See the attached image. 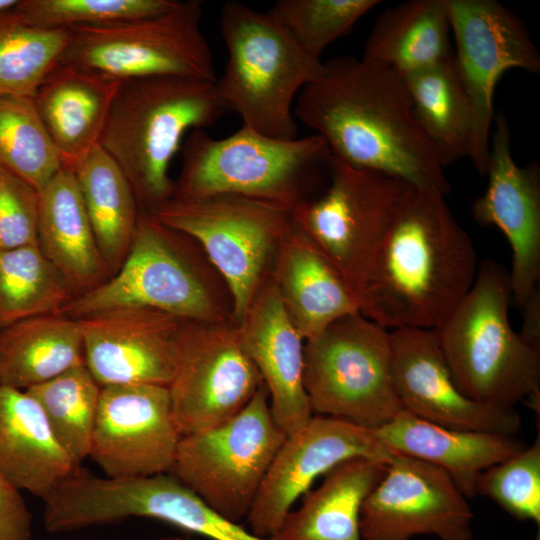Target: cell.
Segmentation results:
<instances>
[{"label": "cell", "mask_w": 540, "mask_h": 540, "mask_svg": "<svg viewBox=\"0 0 540 540\" xmlns=\"http://www.w3.org/2000/svg\"><path fill=\"white\" fill-rule=\"evenodd\" d=\"M294 116L340 161L445 196L450 192L402 75L386 65L351 56L323 62L297 96Z\"/></svg>", "instance_id": "1"}, {"label": "cell", "mask_w": 540, "mask_h": 540, "mask_svg": "<svg viewBox=\"0 0 540 540\" xmlns=\"http://www.w3.org/2000/svg\"><path fill=\"white\" fill-rule=\"evenodd\" d=\"M445 197L411 186L368 268L359 312L389 331L435 330L475 281V247Z\"/></svg>", "instance_id": "2"}, {"label": "cell", "mask_w": 540, "mask_h": 540, "mask_svg": "<svg viewBox=\"0 0 540 540\" xmlns=\"http://www.w3.org/2000/svg\"><path fill=\"white\" fill-rule=\"evenodd\" d=\"M225 109L213 81L155 76L120 83L99 145L127 177L141 211L173 197L169 165L185 135L214 125Z\"/></svg>", "instance_id": "3"}, {"label": "cell", "mask_w": 540, "mask_h": 540, "mask_svg": "<svg viewBox=\"0 0 540 540\" xmlns=\"http://www.w3.org/2000/svg\"><path fill=\"white\" fill-rule=\"evenodd\" d=\"M509 271L486 259L456 309L434 330L459 390L487 405L514 407L540 396V350L509 322Z\"/></svg>", "instance_id": "4"}, {"label": "cell", "mask_w": 540, "mask_h": 540, "mask_svg": "<svg viewBox=\"0 0 540 540\" xmlns=\"http://www.w3.org/2000/svg\"><path fill=\"white\" fill-rule=\"evenodd\" d=\"M181 148L182 168L172 198L234 195L291 214L309 200L306 188L319 169L328 167L331 155L316 134L278 139L244 125L219 139L205 129L192 130Z\"/></svg>", "instance_id": "5"}, {"label": "cell", "mask_w": 540, "mask_h": 540, "mask_svg": "<svg viewBox=\"0 0 540 540\" xmlns=\"http://www.w3.org/2000/svg\"><path fill=\"white\" fill-rule=\"evenodd\" d=\"M220 31L227 50L217 92L242 125L278 139L297 138L294 104L322 71L267 12L239 1L226 2Z\"/></svg>", "instance_id": "6"}, {"label": "cell", "mask_w": 540, "mask_h": 540, "mask_svg": "<svg viewBox=\"0 0 540 540\" xmlns=\"http://www.w3.org/2000/svg\"><path fill=\"white\" fill-rule=\"evenodd\" d=\"M303 380L314 415L373 430L403 410L393 382L390 331L360 312L305 340Z\"/></svg>", "instance_id": "7"}, {"label": "cell", "mask_w": 540, "mask_h": 540, "mask_svg": "<svg viewBox=\"0 0 540 540\" xmlns=\"http://www.w3.org/2000/svg\"><path fill=\"white\" fill-rule=\"evenodd\" d=\"M146 213L200 245L225 283L235 324L242 322L268 278L293 223L291 213L281 208L234 195L171 198Z\"/></svg>", "instance_id": "8"}, {"label": "cell", "mask_w": 540, "mask_h": 540, "mask_svg": "<svg viewBox=\"0 0 540 540\" xmlns=\"http://www.w3.org/2000/svg\"><path fill=\"white\" fill-rule=\"evenodd\" d=\"M181 233L140 211L120 268L62 309L72 319L122 308H148L195 322L233 321L206 274L178 246Z\"/></svg>", "instance_id": "9"}, {"label": "cell", "mask_w": 540, "mask_h": 540, "mask_svg": "<svg viewBox=\"0 0 540 540\" xmlns=\"http://www.w3.org/2000/svg\"><path fill=\"white\" fill-rule=\"evenodd\" d=\"M202 16L203 2L186 0L155 16L74 28L59 63L120 82L155 76L216 82Z\"/></svg>", "instance_id": "10"}, {"label": "cell", "mask_w": 540, "mask_h": 540, "mask_svg": "<svg viewBox=\"0 0 540 540\" xmlns=\"http://www.w3.org/2000/svg\"><path fill=\"white\" fill-rule=\"evenodd\" d=\"M286 436L272 416L263 383L228 420L181 436L169 473L208 507L239 522L247 518Z\"/></svg>", "instance_id": "11"}, {"label": "cell", "mask_w": 540, "mask_h": 540, "mask_svg": "<svg viewBox=\"0 0 540 540\" xmlns=\"http://www.w3.org/2000/svg\"><path fill=\"white\" fill-rule=\"evenodd\" d=\"M328 172L326 191L300 204L291 216L358 297L371 261L411 185L332 155Z\"/></svg>", "instance_id": "12"}, {"label": "cell", "mask_w": 540, "mask_h": 540, "mask_svg": "<svg viewBox=\"0 0 540 540\" xmlns=\"http://www.w3.org/2000/svg\"><path fill=\"white\" fill-rule=\"evenodd\" d=\"M455 41L454 67L472 113L469 158L486 174L494 93L510 69L540 73V54L519 17L495 0H446Z\"/></svg>", "instance_id": "13"}, {"label": "cell", "mask_w": 540, "mask_h": 540, "mask_svg": "<svg viewBox=\"0 0 540 540\" xmlns=\"http://www.w3.org/2000/svg\"><path fill=\"white\" fill-rule=\"evenodd\" d=\"M262 385L233 321L185 322L168 386L182 436L228 420L247 405Z\"/></svg>", "instance_id": "14"}, {"label": "cell", "mask_w": 540, "mask_h": 540, "mask_svg": "<svg viewBox=\"0 0 540 540\" xmlns=\"http://www.w3.org/2000/svg\"><path fill=\"white\" fill-rule=\"evenodd\" d=\"M467 498L441 468L394 453L360 512L362 540H472Z\"/></svg>", "instance_id": "15"}, {"label": "cell", "mask_w": 540, "mask_h": 540, "mask_svg": "<svg viewBox=\"0 0 540 540\" xmlns=\"http://www.w3.org/2000/svg\"><path fill=\"white\" fill-rule=\"evenodd\" d=\"M181 436L167 386H103L89 458L109 478L169 473Z\"/></svg>", "instance_id": "16"}, {"label": "cell", "mask_w": 540, "mask_h": 540, "mask_svg": "<svg viewBox=\"0 0 540 540\" xmlns=\"http://www.w3.org/2000/svg\"><path fill=\"white\" fill-rule=\"evenodd\" d=\"M393 455L372 430L313 415L277 451L246 518L250 531L270 539L293 504L340 462L364 457L388 463Z\"/></svg>", "instance_id": "17"}, {"label": "cell", "mask_w": 540, "mask_h": 540, "mask_svg": "<svg viewBox=\"0 0 540 540\" xmlns=\"http://www.w3.org/2000/svg\"><path fill=\"white\" fill-rule=\"evenodd\" d=\"M486 174L488 185L471 208L474 220L497 227L512 252L509 271L512 303L522 310L539 286L540 169L519 166L512 155L511 131L503 113L495 115Z\"/></svg>", "instance_id": "18"}, {"label": "cell", "mask_w": 540, "mask_h": 540, "mask_svg": "<svg viewBox=\"0 0 540 540\" xmlns=\"http://www.w3.org/2000/svg\"><path fill=\"white\" fill-rule=\"evenodd\" d=\"M392 375L403 410L451 429L516 436L522 419L514 407L476 402L455 384L434 330L390 331Z\"/></svg>", "instance_id": "19"}, {"label": "cell", "mask_w": 540, "mask_h": 540, "mask_svg": "<svg viewBox=\"0 0 540 540\" xmlns=\"http://www.w3.org/2000/svg\"><path fill=\"white\" fill-rule=\"evenodd\" d=\"M85 365L101 387L169 386L187 320L148 308H122L77 319Z\"/></svg>", "instance_id": "20"}, {"label": "cell", "mask_w": 540, "mask_h": 540, "mask_svg": "<svg viewBox=\"0 0 540 540\" xmlns=\"http://www.w3.org/2000/svg\"><path fill=\"white\" fill-rule=\"evenodd\" d=\"M236 325L243 348L266 386L272 416L288 436L314 414L303 380L305 340L269 276Z\"/></svg>", "instance_id": "21"}, {"label": "cell", "mask_w": 540, "mask_h": 540, "mask_svg": "<svg viewBox=\"0 0 540 540\" xmlns=\"http://www.w3.org/2000/svg\"><path fill=\"white\" fill-rule=\"evenodd\" d=\"M120 81L58 63L33 102L63 168L73 171L100 143Z\"/></svg>", "instance_id": "22"}, {"label": "cell", "mask_w": 540, "mask_h": 540, "mask_svg": "<svg viewBox=\"0 0 540 540\" xmlns=\"http://www.w3.org/2000/svg\"><path fill=\"white\" fill-rule=\"evenodd\" d=\"M269 277L304 340L359 312L355 292L294 223L281 241Z\"/></svg>", "instance_id": "23"}, {"label": "cell", "mask_w": 540, "mask_h": 540, "mask_svg": "<svg viewBox=\"0 0 540 540\" xmlns=\"http://www.w3.org/2000/svg\"><path fill=\"white\" fill-rule=\"evenodd\" d=\"M372 432L390 451L444 470L466 498L476 495L477 479L485 469L527 446L515 436L451 429L405 410Z\"/></svg>", "instance_id": "24"}, {"label": "cell", "mask_w": 540, "mask_h": 540, "mask_svg": "<svg viewBox=\"0 0 540 540\" xmlns=\"http://www.w3.org/2000/svg\"><path fill=\"white\" fill-rule=\"evenodd\" d=\"M78 466L59 444L38 401L0 385V472L43 499Z\"/></svg>", "instance_id": "25"}, {"label": "cell", "mask_w": 540, "mask_h": 540, "mask_svg": "<svg viewBox=\"0 0 540 540\" xmlns=\"http://www.w3.org/2000/svg\"><path fill=\"white\" fill-rule=\"evenodd\" d=\"M38 245L69 283L75 296L105 282L101 256L74 172L62 168L39 191Z\"/></svg>", "instance_id": "26"}, {"label": "cell", "mask_w": 540, "mask_h": 540, "mask_svg": "<svg viewBox=\"0 0 540 540\" xmlns=\"http://www.w3.org/2000/svg\"><path fill=\"white\" fill-rule=\"evenodd\" d=\"M388 463L355 457L330 469L321 484L302 496L270 540H362V505Z\"/></svg>", "instance_id": "27"}, {"label": "cell", "mask_w": 540, "mask_h": 540, "mask_svg": "<svg viewBox=\"0 0 540 540\" xmlns=\"http://www.w3.org/2000/svg\"><path fill=\"white\" fill-rule=\"evenodd\" d=\"M85 364L77 320L35 316L0 330V385L27 390Z\"/></svg>", "instance_id": "28"}, {"label": "cell", "mask_w": 540, "mask_h": 540, "mask_svg": "<svg viewBox=\"0 0 540 540\" xmlns=\"http://www.w3.org/2000/svg\"><path fill=\"white\" fill-rule=\"evenodd\" d=\"M450 38L446 0H410L377 18L362 58L405 75L451 58Z\"/></svg>", "instance_id": "29"}, {"label": "cell", "mask_w": 540, "mask_h": 540, "mask_svg": "<svg viewBox=\"0 0 540 540\" xmlns=\"http://www.w3.org/2000/svg\"><path fill=\"white\" fill-rule=\"evenodd\" d=\"M101 256L113 275L132 245L140 208L127 177L96 146L73 170Z\"/></svg>", "instance_id": "30"}, {"label": "cell", "mask_w": 540, "mask_h": 540, "mask_svg": "<svg viewBox=\"0 0 540 540\" xmlns=\"http://www.w3.org/2000/svg\"><path fill=\"white\" fill-rule=\"evenodd\" d=\"M402 77L415 118L441 166L469 157L472 113L452 57Z\"/></svg>", "instance_id": "31"}, {"label": "cell", "mask_w": 540, "mask_h": 540, "mask_svg": "<svg viewBox=\"0 0 540 540\" xmlns=\"http://www.w3.org/2000/svg\"><path fill=\"white\" fill-rule=\"evenodd\" d=\"M116 506L124 519L151 518L211 540H270L208 507L170 473L127 479Z\"/></svg>", "instance_id": "32"}, {"label": "cell", "mask_w": 540, "mask_h": 540, "mask_svg": "<svg viewBox=\"0 0 540 540\" xmlns=\"http://www.w3.org/2000/svg\"><path fill=\"white\" fill-rule=\"evenodd\" d=\"M74 297L39 245L0 249V330L27 318L60 314Z\"/></svg>", "instance_id": "33"}, {"label": "cell", "mask_w": 540, "mask_h": 540, "mask_svg": "<svg viewBox=\"0 0 540 540\" xmlns=\"http://www.w3.org/2000/svg\"><path fill=\"white\" fill-rule=\"evenodd\" d=\"M70 37V30L25 24L14 8L0 13V99L33 98Z\"/></svg>", "instance_id": "34"}, {"label": "cell", "mask_w": 540, "mask_h": 540, "mask_svg": "<svg viewBox=\"0 0 540 540\" xmlns=\"http://www.w3.org/2000/svg\"><path fill=\"white\" fill-rule=\"evenodd\" d=\"M40 404L54 436L74 463L89 458L101 386L85 364L26 390Z\"/></svg>", "instance_id": "35"}, {"label": "cell", "mask_w": 540, "mask_h": 540, "mask_svg": "<svg viewBox=\"0 0 540 540\" xmlns=\"http://www.w3.org/2000/svg\"><path fill=\"white\" fill-rule=\"evenodd\" d=\"M0 165L38 191L63 168L33 98L0 99Z\"/></svg>", "instance_id": "36"}, {"label": "cell", "mask_w": 540, "mask_h": 540, "mask_svg": "<svg viewBox=\"0 0 540 540\" xmlns=\"http://www.w3.org/2000/svg\"><path fill=\"white\" fill-rule=\"evenodd\" d=\"M378 0H278L267 12L309 57L347 34Z\"/></svg>", "instance_id": "37"}, {"label": "cell", "mask_w": 540, "mask_h": 540, "mask_svg": "<svg viewBox=\"0 0 540 540\" xmlns=\"http://www.w3.org/2000/svg\"><path fill=\"white\" fill-rule=\"evenodd\" d=\"M179 0H19L14 11L27 25L71 30L155 16Z\"/></svg>", "instance_id": "38"}, {"label": "cell", "mask_w": 540, "mask_h": 540, "mask_svg": "<svg viewBox=\"0 0 540 540\" xmlns=\"http://www.w3.org/2000/svg\"><path fill=\"white\" fill-rule=\"evenodd\" d=\"M476 495L490 498L520 521L540 525V434L519 453L485 469Z\"/></svg>", "instance_id": "39"}, {"label": "cell", "mask_w": 540, "mask_h": 540, "mask_svg": "<svg viewBox=\"0 0 540 540\" xmlns=\"http://www.w3.org/2000/svg\"><path fill=\"white\" fill-rule=\"evenodd\" d=\"M39 191L0 165V249L38 245Z\"/></svg>", "instance_id": "40"}, {"label": "cell", "mask_w": 540, "mask_h": 540, "mask_svg": "<svg viewBox=\"0 0 540 540\" xmlns=\"http://www.w3.org/2000/svg\"><path fill=\"white\" fill-rule=\"evenodd\" d=\"M20 492L0 472V540L32 538V516Z\"/></svg>", "instance_id": "41"}, {"label": "cell", "mask_w": 540, "mask_h": 540, "mask_svg": "<svg viewBox=\"0 0 540 540\" xmlns=\"http://www.w3.org/2000/svg\"><path fill=\"white\" fill-rule=\"evenodd\" d=\"M521 312L524 315L523 327L519 332L523 340L540 350V291L535 288Z\"/></svg>", "instance_id": "42"}, {"label": "cell", "mask_w": 540, "mask_h": 540, "mask_svg": "<svg viewBox=\"0 0 540 540\" xmlns=\"http://www.w3.org/2000/svg\"><path fill=\"white\" fill-rule=\"evenodd\" d=\"M19 0H0V13L14 8Z\"/></svg>", "instance_id": "43"}, {"label": "cell", "mask_w": 540, "mask_h": 540, "mask_svg": "<svg viewBox=\"0 0 540 540\" xmlns=\"http://www.w3.org/2000/svg\"><path fill=\"white\" fill-rule=\"evenodd\" d=\"M157 540H187V539H184V538H181V537H165V538H160V539H157Z\"/></svg>", "instance_id": "44"}, {"label": "cell", "mask_w": 540, "mask_h": 540, "mask_svg": "<svg viewBox=\"0 0 540 540\" xmlns=\"http://www.w3.org/2000/svg\"><path fill=\"white\" fill-rule=\"evenodd\" d=\"M534 540H540V531H539V528H538V532H537V535H536V537L534 538Z\"/></svg>", "instance_id": "45"}]
</instances>
